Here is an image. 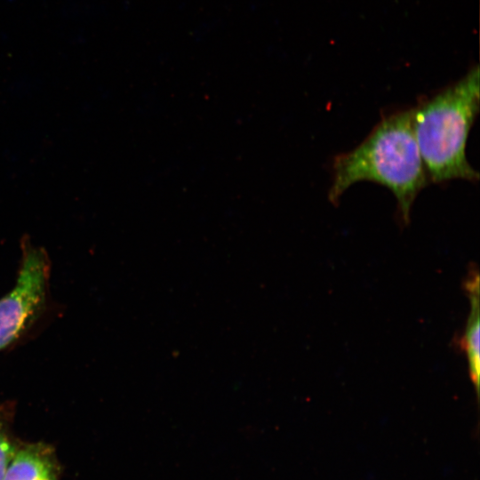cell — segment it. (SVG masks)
Returning <instances> with one entry per match:
<instances>
[{"label":"cell","mask_w":480,"mask_h":480,"mask_svg":"<svg viewBox=\"0 0 480 480\" xmlns=\"http://www.w3.org/2000/svg\"><path fill=\"white\" fill-rule=\"evenodd\" d=\"M328 193L332 203L353 184L372 180L396 196L402 220L408 223L414 199L427 184L426 169L415 140L412 108L380 122L353 150L337 156Z\"/></svg>","instance_id":"6da1fadb"},{"label":"cell","mask_w":480,"mask_h":480,"mask_svg":"<svg viewBox=\"0 0 480 480\" xmlns=\"http://www.w3.org/2000/svg\"><path fill=\"white\" fill-rule=\"evenodd\" d=\"M479 81L476 66L459 82L412 108L415 140L432 182L479 178L466 156L468 133L479 111Z\"/></svg>","instance_id":"7a4b0ae2"},{"label":"cell","mask_w":480,"mask_h":480,"mask_svg":"<svg viewBox=\"0 0 480 480\" xmlns=\"http://www.w3.org/2000/svg\"><path fill=\"white\" fill-rule=\"evenodd\" d=\"M21 260L16 283L0 299V351L20 339L45 308L50 260L46 251L28 236L20 241Z\"/></svg>","instance_id":"3957f363"},{"label":"cell","mask_w":480,"mask_h":480,"mask_svg":"<svg viewBox=\"0 0 480 480\" xmlns=\"http://www.w3.org/2000/svg\"><path fill=\"white\" fill-rule=\"evenodd\" d=\"M54 448L44 442H19L3 480H59Z\"/></svg>","instance_id":"277c9868"},{"label":"cell","mask_w":480,"mask_h":480,"mask_svg":"<svg viewBox=\"0 0 480 480\" xmlns=\"http://www.w3.org/2000/svg\"><path fill=\"white\" fill-rule=\"evenodd\" d=\"M466 290L470 300V313L467 322L463 347L467 353L471 380L479 390L480 373V319H479V277L472 271L466 281Z\"/></svg>","instance_id":"5b68a950"},{"label":"cell","mask_w":480,"mask_h":480,"mask_svg":"<svg viewBox=\"0 0 480 480\" xmlns=\"http://www.w3.org/2000/svg\"><path fill=\"white\" fill-rule=\"evenodd\" d=\"M18 444L19 442L13 439L5 420L0 418V480L4 479Z\"/></svg>","instance_id":"8992f818"}]
</instances>
